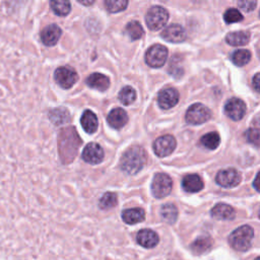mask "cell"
I'll return each mask as SVG.
<instances>
[{
	"label": "cell",
	"mask_w": 260,
	"mask_h": 260,
	"mask_svg": "<svg viewBox=\"0 0 260 260\" xmlns=\"http://www.w3.org/2000/svg\"><path fill=\"white\" fill-rule=\"evenodd\" d=\"M80 124L86 133L93 134L99 127L98 117L92 111L85 110L80 117Z\"/></svg>",
	"instance_id": "19"
},
{
	"label": "cell",
	"mask_w": 260,
	"mask_h": 260,
	"mask_svg": "<svg viewBox=\"0 0 260 260\" xmlns=\"http://www.w3.org/2000/svg\"><path fill=\"white\" fill-rule=\"evenodd\" d=\"M250 40V34L245 30L233 31L226 35L225 41L231 46H244L248 44Z\"/></svg>",
	"instance_id": "25"
},
{
	"label": "cell",
	"mask_w": 260,
	"mask_h": 260,
	"mask_svg": "<svg viewBox=\"0 0 260 260\" xmlns=\"http://www.w3.org/2000/svg\"><path fill=\"white\" fill-rule=\"evenodd\" d=\"M168 58V50L165 46L155 44L151 46L146 54H145V61L150 67H161Z\"/></svg>",
	"instance_id": "8"
},
{
	"label": "cell",
	"mask_w": 260,
	"mask_h": 260,
	"mask_svg": "<svg viewBox=\"0 0 260 260\" xmlns=\"http://www.w3.org/2000/svg\"><path fill=\"white\" fill-rule=\"evenodd\" d=\"M128 5V2L125 0H108L105 1V6L107 10L111 13H116L123 11Z\"/></svg>",
	"instance_id": "33"
},
{
	"label": "cell",
	"mask_w": 260,
	"mask_h": 260,
	"mask_svg": "<svg viewBox=\"0 0 260 260\" xmlns=\"http://www.w3.org/2000/svg\"><path fill=\"white\" fill-rule=\"evenodd\" d=\"M178 101H179V92L177 89L172 87L161 89L157 96L158 106L165 110L171 109L174 106H176Z\"/></svg>",
	"instance_id": "14"
},
{
	"label": "cell",
	"mask_w": 260,
	"mask_h": 260,
	"mask_svg": "<svg viewBox=\"0 0 260 260\" xmlns=\"http://www.w3.org/2000/svg\"><path fill=\"white\" fill-rule=\"evenodd\" d=\"M212 246V239L209 236H201L198 237L190 246L192 252L194 254L200 255L208 251Z\"/></svg>",
	"instance_id": "24"
},
{
	"label": "cell",
	"mask_w": 260,
	"mask_h": 260,
	"mask_svg": "<svg viewBox=\"0 0 260 260\" xmlns=\"http://www.w3.org/2000/svg\"><path fill=\"white\" fill-rule=\"evenodd\" d=\"M125 29L131 40H137V39L141 38V36L143 35V28H142L141 24L136 20H132V21L128 22Z\"/></svg>",
	"instance_id": "31"
},
{
	"label": "cell",
	"mask_w": 260,
	"mask_h": 260,
	"mask_svg": "<svg viewBox=\"0 0 260 260\" xmlns=\"http://www.w3.org/2000/svg\"><path fill=\"white\" fill-rule=\"evenodd\" d=\"M223 19L226 23H235L243 20V15L236 8L228 9L223 14Z\"/></svg>",
	"instance_id": "34"
},
{
	"label": "cell",
	"mask_w": 260,
	"mask_h": 260,
	"mask_svg": "<svg viewBox=\"0 0 260 260\" xmlns=\"http://www.w3.org/2000/svg\"><path fill=\"white\" fill-rule=\"evenodd\" d=\"M224 113L231 119L239 121L246 114V105L242 100L232 98L224 105Z\"/></svg>",
	"instance_id": "12"
},
{
	"label": "cell",
	"mask_w": 260,
	"mask_h": 260,
	"mask_svg": "<svg viewBox=\"0 0 260 260\" xmlns=\"http://www.w3.org/2000/svg\"><path fill=\"white\" fill-rule=\"evenodd\" d=\"M118 202V198L117 195L113 192H106L100 199L99 201V206L101 209L104 210H108L111 209L113 207H115L117 205Z\"/></svg>",
	"instance_id": "30"
},
{
	"label": "cell",
	"mask_w": 260,
	"mask_h": 260,
	"mask_svg": "<svg viewBox=\"0 0 260 260\" xmlns=\"http://www.w3.org/2000/svg\"><path fill=\"white\" fill-rule=\"evenodd\" d=\"M105 156L103 147L95 142H90L86 144V146L83 148L81 157L82 159L90 165H96L103 161Z\"/></svg>",
	"instance_id": "9"
},
{
	"label": "cell",
	"mask_w": 260,
	"mask_h": 260,
	"mask_svg": "<svg viewBox=\"0 0 260 260\" xmlns=\"http://www.w3.org/2000/svg\"><path fill=\"white\" fill-rule=\"evenodd\" d=\"M253 186H254V188H255L258 192H260V172L257 174L256 178L254 179Z\"/></svg>",
	"instance_id": "38"
},
{
	"label": "cell",
	"mask_w": 260,
	"mask_h": 260,
	"mask_svg": "<svg viewBox=\"0 0 260 260\" xmlns=\"http://www.w3.org/2000/svg\"><path fill=\"white\" fill-rule=\"evenodd\" d=\"M211 118V111L202 104L192 105L186 112L185 119L187 123L192 125H199Z\"/></svg>",
	"instance_id": "6"
},
{
	"label": "cell",
	"mask_w": 260,
	"mask_h": 260,
	"mask_svg": "<svg viewBox=\"0 0 260 260\" xmlns=\"http://www.w3.org/2000/svg\"><path fill=\"white\" fill-rule=\"evenodd\" d=\"M182 186L185 191L189 193H196L202 190L204 184L202 179L196 174H189L183 178Z\"/></svg>",
	"instance_id": "22"
},
{
	"label": "cell",
	"mask_w": 260,
	"mask_h": 260,
	"mask_svg": "<svg viewBox=\"0 0 260 260\" xmlns=\"http://www.w3.org/2000/svg\"><path fill=\"white\" fill-rule=\"evenodd\" d=\"M254 238V230L250 225H242L236 229L229 236V243L237 251H247L252 244Z\"/></svg>",
	"instance_id": "3"
},
{
	"label": "cell",
	"mask_w": 260,
	"mask_h": 260,
	"mask_svg": "<svg viewBox=\"0 0 260 260\" xmlns=\"http://www.w3.org/2000/svg\"><path fill=\"white\" fill-rule=\"evenodd\" d=\"M48 116H49V119L51 120V122L56 126L66 124V123H69L71 121L70 113L64 107L54 108V109L50 110Z\"/></svg>",
	"instance_id": "21"
},
{
	"label": "cell",
	"mask_w": 260,
	"mask_h": 260,
	"mask_svg": "<svg viewBox=\"0 0 260 260\" xmlns=\"http://www.w3.org/2000/svg\"><path fill=\"white\" fill-rule=\"evenodd\" d=\"M253 86L258 92H260V73H257L253 77Z\"/></svg>",
	"instance_id": "37"
},
{
	"label": "cell",
	"mask_w": 260,
	"mask_h": 260,
	"mask_svg": "<svg viewBox=\"0 0 260 260\" xmlns=\"http://www.w3.org/2000/svg\"><path fill=\"white\" fill-rule=\"evenodd\" d=\"M50 7L56 15L61 17L68 15L71 11V4L69 1H51Z\"/></svg>",
	"instance_id": "27"
},
{
	"label": "cell",
	"mask_w": 260,
	"mask_h": 260,
	"mask_svg": "<svg viewBox=\"0 0 260 260\" xmlns=\"http://www.w3.org/2000/svg\"><path fill=\"white\" fill-rule=\"evenodd\" d=\"M168 11L164 7L155 5L148 9L145 16V21L147 26L151 30H158L165 26V24L168 21Z\"/></svg>",
	"instance_id": "5"
},
{
	"label": "cell",
	"mask_w": 260,
	"mask_h": 260,
	"mask_svg": "<svg viewBox=\"0 0 260 260\" xmlns=\"http://www.w3.org/2000/svg\"><path fill=\"white\" fill-rule=\"evenodd\" d=\"M245 136L249 143L253 144L256 147H260V129L250 128L246 131Z\"/></svg>",
	"instance_id": "35"
},
{
	"label": "cell",
	"mask_w": 260,
	"mask_h": 260,
	"mask_svg": "<svg viewBox=\"0 0 260 260\" xmlns=\"http://www.w3.org/2000/svg\"><path fill=\"white\" fill-rule=\"evenodd\" d=\"M215 181L221 187L232 188V187H236L240 183L241 176L237 170L226 169V170H221L220 172L217 173Z\"/></svg>",
	"instance_id": "13"
},
{
	"label": "cell",
	"mask_w": 260,
	"mask_h": 260,
	"mask_svg": "<svg viewBox=\"0 0 260 260\" xmlns=\"http://www.w3.org/2000/svg\"><path fill=\"white\" fill-rule=\"evenodd\" d=\"M250 59H251V53H250V51H248L246 49L236 50L232 54V61L237 66L246 65L247 63H249Z\"/></svg>",
	"instance_id": "29"
},
{
	"label": "cell",
	"mask_w": 260,
	"mask_h": 260,
	"mask_svg": "<svg viewBox=\"0 0 260 260\" xmlns=\"http://www.w3.org/2000/svg\"><path fill=\"white\" fill-rule=\"evenodd\" d=\"M136 241L140 246L149 249L155 247L158 244L159 239L154 231L149 229H143L137 233Z\"/></svg>",
	"instance_id": "15"
},
{
	"label": "cell",
	"mask_w": 260,
	"mask_h": 260,
	"mask_svg": "<svg viewBox=\"0 0 260 260\" xmlns=\"http://www.w3.org/2000/svg\"><path fill=\"white\" fill-rule=\"evenodd\" d=\"M61 36H62V29L59 25L55 23L45 26L40 32L41 42L47 47L55 46L60 40Z\"/></svg>",
	"instance_id": "11"
},
{
	"label": "cell",
	"mask_w": 260,
	"mask_h": 260,
	"mask_svg": "<svg viewBox=\"0 0 260 260\" xmlns=\"http://www.w3.org/2000/svg\"><path fill=\"white\" fill-rule=\"evenodd\" d=\"M236 215L235 209L225 203H218L211 209V216L218 220H231Z\"/></svg>",
	"instance_id": "20"
},
{
	"label": "cell",
	"mask_w": 260,
	"mask_h": 260,
	"mask_svg": "<svg viewBox=\"0 0 260 260\" xmlns=\"http://www.w3.org/2000/svg\"><path fill=\"white\" fill-rule=\"evenodd\" d=\"M176 147V139L172 135H164L158 137L153 143V150L159 157L171 154Z\"/></svg>",
	"instance_id": "10"
},
{
	"label": "cell",
	"mask_w": 260,
	"mask_h": 260,
	"mask_svg": "<svg viewBox=\"0 0 260 260\" xmlns=\"http://www.w3.org/2000/svg\"><path fill=\"white\" fill-rule=\"evenodd\" d=\"M254 260H260V256H259V257H257V258H255Z\"/></svg>",
	"instance_id": "40"
},
{
	"label": "cell",
	"mask_w": 260,
	"mask_h": 260,
	"mask_svg": "<svg viewBox=\"0 0 260 260\" xmlns=\"http://www.w3.org/2000/svg\"><path fill=\"white\" fill-rule=\"evenodd\" d=\"M145 218V212L142 208H128L123 210L122 219L128 224H135L143 221Z\"/></svg>",
	"instance_id": "23"
},
{
	"label": "cell",
	"mask_w": 260,
	"mask_h": 260,
	"mask_svg": "<svg viewBox=\"0 0 260 260\" xmlns=\"http://www.w3.org/2000/svg\"><path fill=\"white\" fill-rule=\"evenodd\" d=\"M54 79L60 87L69 89L78 80V74L76 70L71 66H60L54 71Z\"/></svg>",
	"instance_id": "4"
},
{
	"label": "cell",
	"mask_w": 260,
	"mask_h": 260,
	"mask_svg": "<svg viewBox=\"0 0 260 260\" xmlns=\"http://www.w3.org/2000/svg\"><path fill=\"white\" fill-rule=\"evenodd\" d=\"M258 216H259V218H260V209H259V212H258Z\"/></svg>",
	"instance_id": "41"
},
{
	"label": "cell",
	"mask_w": 260,
	"mask_h": 260,
	"mask_svg": "<svg viewBox=\"0 0 260 260\" xmlns=\"http://www.w3.org/2000/svg\"><path fill=\"white\" fill-rule=\"evenodd\" d=\"M161 38L171 43H181L185 40L186 35L184 28L181 25L171 24L162 30Z\"/></svg>",
	"instance_id": "16"
},
{
	"label": "cell",
	"mask_w": 260,
	"mask_h": 260,
	"mask_svg": "<svg viewBox=\"0 0 260 260\" xmlns=\"http://www.w3.org/2000/svg\"><path fill=\"white\" fill-rule=\"evenodd\" d=\"M82 140L79 138L74 127L61 130L59 135V153L63 164H70L76 156Z\"/></svg>",
	"instance_id": "1"
},
{
	"label": "cell",
	"mask_w": 260,
	"mask_h": 260,
	"mask_svg": "<svg viewBox=\"0 0 260 260\" xmlns=\"http://www.w3.org/2000/svg\"><path fill=\"white\" fill-rule=\"evenodd\" d=\"M200 143L208 149H215L220 143V137L217 132L212 131V132H209V133L203 135L201 137Z\"/></svg>",
	"instance_id": "28"
},
{
	"label": "cell",
	"mask_w": 260,
	"mask_h": 260,
	"mask_svg": "<svg viewBox=\"0 0 260 260\" xmlns=\"http://www.w3.org/2000/svg\"><path fill=\"white\" fill-rule=\"evenodd\" d=\"M238 5H239V7H240L242 10L248 12V11L254 10L255 7H256V5H257V3H256L255 1H240V2L238 3Z\"/></svg>",
	"instance_id": "36"
},
{
	"label": "cell",
	"mask_w": 260,
	"mask_h": 260,
	"mask_svg": "<svg viewBox=\"0 0 260 260\" xmlns=\"http://www.w3.org/2000/svg\"><path fill=\"white\" fill-rule=\"evenodd\" d=\"M147 160V154L141 146H131L128 148L121 157V169L129 174L134 175L141 171Z\"/></svg>",
	"instance_id": "2"
},
{
	"label": "cell",
	"mask_w": 260,
	"mask_h": 260,
	"mask_svg": "<svg viewBox=\"0 0 260 260\" xmlns=\"http://www.w3.org/2000/svg\"><path fill=\"white\" fill-rule=\"evenodd\" d=\"M85 83L87 86H89L91 88L104 91L109 88L110 79L105 74H102L99 72H93L86 77Z\"/></svg>",
	"instance_id": "17"
},
{
	"label": "cell",
	"mask_w": 260,
	"mask_h": 260,
	"mask_svg": "<svg viewBox=\"0 0 260 260\" xmlns=\"http://www.w3.org/2000/svg\"><path fill=\"white\" fill-rule=\"evenodd\" d=\"M118 98L123 105H130L134 102L136 98V92L131 86H125L120 90Z\"/></svg>",
	"instance_id": "32"
},
{
	"label": "cell",
	"mask_w": 260,
	"mask_h": 260,
	"mask_svg": "<svg viewBox=\"0 0 260 260\" xmlns=\"http://www.w3.org/2000/svg\"><path fill=\"white\" fill-rule=\"evenodd\" d=\"M160 216L166 222L172 224L177 220L178 209L173 203L164 204L160 208Z\"/></svg>",
	"instance_id": "26"
},
{
	"label": "cell",
	"mask_w": 260,
	"mask_h": 260,
	"mask_svg": "<svg viewBox=\"0 0 260 260\" xmlns=\"http://www.w3.org/2000/svg\"><path fill=\"white\" fill-rule=\"evenodd\" d=\"M107 121L112 128L121 129L127 123L128 116H127V113L123 109L115 108L108 114Z\"/></svg>",
	"instance_id": "18"
},
{
	"label": "cell",
	"mask_w": 260,
	"mask_h": 260,
	"mask_svg": "<svg viewBox=\"0 0 260 260\" xmlns=\"http://www.w3.org/2000/svg\"><path fill=\"white\" fill-rule=\"evenodd\" d=\"M79 3H81V4H83V5H90V4H92V3H93V1H91V2H83V1H79Z\"/></svg>",
	"instance_id": "39"
},
{
	"label": "cell",
	"mask_w": 260,
	"mask_h": 260,
	"mask_svg": "<svg viewBox=\"0 0 260 260\" xmlns=\"http://www.w3.org/2000/svg\"><path fill=\"white\" fill-rule=\"evenodd\" d=\"M172 179L164 173H158L154 176L151 183V192L156 198H164L172 191Z\"/></svg>",
	"instance_id": "7"
}]
</instances>
